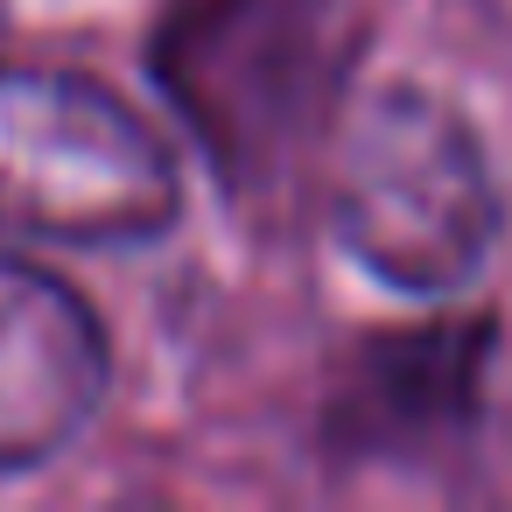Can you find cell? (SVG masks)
<instances>
[{"label":"cell","mask_w":512,"mask_h":512,"mask_svg":"<svg viewBox=\"0 0 512 512\" xmlns=\"http://www.w3.org/2000/svg\"><path fill=\"white\" fill-rule=\"evenodd\" d=\"M330 225L337 246L400 295L463 288L498 232V183L470 120L414 85L365 92L337 127Z\"/></svg>","instance_id":"cell-1"},{"label":"cell","mask_w":512,"mask_h":512,"mask_svg":"<svg viewBox=\"0 0 512 512\" xmlns=\"http://www.w3.org/2000/svg\"><path fill=\"white\" fill-rule=\"evenodd\" d=\"M183 211L169 141L106 85L0 64V232L50 246H141Z\"/></svg>","instance_id":"cell-2"},{"label":"cell","mask_w":512,"mask_h":512,"mask_svg":"<svg viewBox=\"0 0 512 512\" xmlns=\"http://www.w3.org/2000/svg\"><path fill=\"white\" fill-rule=\"evenodd\" d=\"M155 78L232 183H274L330 99V0H162Z\"/></svg>","instance_id":"cell-3"},{"label":"cell","mask_w":512,"mask_h":512,"mask_svg":"<svg viewBox=\"0 0 512 512\" xmlns=\"http://www.w3.org/2000/svg\"><path fill=\"white\" fill-rule=\"evenodd\" d=\"M106 400V323L99 309L0 253V477L64 456Z\"/></svg>","instance_id":"cell-4"}]
</instances>
